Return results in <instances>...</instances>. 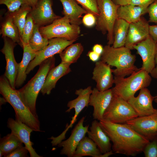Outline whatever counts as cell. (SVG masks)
I'll return each instance as SVG.
<instances>
[{
    "mask_svg": "<svg viewBox=\"0 0 157 157\" xmlns=\"http://www.w3.org/2000/svg\"><path fill=\"white\" fill-rule=\"evenodd\" d=\"M23 1L25 4L28 5L32 8L36 5L38 0H23Z\"/></svg>",
    "mask_w": 157,
    "mask_h": 157,
    "instance_id": "obj_46",
    "label": "cell"
},
{
    "mask_svg": "<svg viewBox=\"0 0 157 157\" xmlns=\"http://www.w3.org/2000/svg\"><path fill=\"white\" fill-rule=\"evenodd\" d=\"M88 13L92 14L97 17L99 15L97 0H75Z\"/></svg>",
    "mask_w": 157,
    "mask_h": 157,
    "instance_id": "obj_34",
    "label": "cell"
},
{
    "mask_svg": "<svg viewBox=\"0 0 157 157\" xmlns=\"http://www.w3.org/2000/svg\"><path fill=\"white\" fill-rule=\"evenodd\" d=\"M87 56L88 57L90 60L93 62H96L100 58L101 55L96 53L93 50L89 51Z\"/></svg>",
    "mask_w": 157,
    "mask_h": 157,
    "instance_id": "obj_42",
    "label": "cell"
},
{
    "mask_svg": "<svg viewBox=\"0 0 157 157\" xmlns=\"http://www.w3.org/2000/svg\"><path fill=\"white\" fill-rule=\"evenodd\" d=\"M110 66L100 60L96 62L92 78L96 83V88L100 91L108 90L114 83V76Z\"/></svg>",
    "mask_w": 157,
    "mask_h": 157,
    "instance_id": "obj_18",
    "label": "cell"
},
{
    "mask_svg": "<svg viewBox=\"0 0 157 157\" xmlns=\"http://www.w3.org/2000/svg\"><path fill=\"white\" fill-rule=\"evenodd\" d=\"M143 152L145 157H157V136L150 141Z\"/></svg>",
    "mask_w": 157,
    "mask_h": 157,
    "instance_id": "obj_35",
    "label": "cell"
},
{
    "mask_svg": "<svg viewBox=\"0 0 157 157\" xmlns=\"http://www.w3.org/2000/svg\"><path fill=\"white\" fill-rule=\"evenodd\" d=\"M7 102L6 100L4 97L0 98V106L2 104H4L6 103Z\"/></svg>",
    "mask_w": 157,
    "mask_h": 157,
    "instance_id": "obj_47",
    "label": "cell"
},
{
    "mask_svg": "<svg viewBox=\"0 0 157 157\" xmlns=\"http://www.w3.org/2000/svg\"><path fill=\"white\" fill-rule=\"evenodd\" d=\"M102 154L95 143L88 137L85 136L78 144L73 157H102Z\"/></svg>",
    "mask_w": 157,
    "mask_h": 157,
    "instance_id": "obj_27",
    "label": "cell"
},
{
    "mask_svg": "<svg viewBox=\"0 0 157 157\" xmlns=\"http://www.w3.org/2000/svg\"><path fill=\"white\" fill-rule=\"evenodd\" d=\"M149 17V22L157 24V0H156L147 8Z\"/></svg>",
    "mask_w": 157,
    "mask_h": 157,
    "instance_id": "obj_37",
    "label": "cell"
},
{
    "mask_svg": "<svg viewBox=\"0 0 157 157\" xmlns=\"http://www.w3.org/2000/svg\"><path fill=\"white\" fill-rule=\"evenodd\" d=\"M125 46L115 48L107 44L104 47L100 60L116 68L112 69L114 76L124 78L139 69L135 65L136 56Z\"/></svg>",
    "mask_w": 157,
    "mask_h": 157,
    "instance_id": "obj_2",
    "label": "cell"
},
{
    "mask_svg": "<svg viewBox=\"0 0 157 157\" xmlns=\"http://www.w3.org/2000/svg\"><path fill=\"white\" fill-rule=\"evenodd\" d=\"M35 25L33 19L28 13L20 37L22 45L23 44H28L29 40L33 32Z\"/></svg>",
    "mask_w": 157,
    "mask_h": 157,
    "instance_id": "obj_33",
    "label": "cell"
},
{
    "mask_svg": "<svg viewBox=\"0 0 157 157\" xmlns=\"http://www.w3.org/2000/svg\"><path fill=\"white\" fill-rule=\"evenodd\" d=\"M55 58L51 57L43 61L40 65L35 74L22 88L18 90L22 101L31 113L38 116L36 107L38 96L42 90L46 77L55 66Z\"/></svg>",
    "mask_w": 157,
    "mask_h": 157,
    "instance_id": "obj_4",
    "label": "cell"
},
{
    "mask_svg": "<svg viewBox=\"0 0 157 157\" xmlns=\"http://www.w3.org/2000/svg\"><path fill=\"white\" fill-rule=\"evenodd\" d=\"M154 97H155V98H157V94Z\"/></svg>",
    "mask_w": 157,
    "mask_h": 157,
    "instance_id": "obj_50",
    "label": "cell"
},
{
    "mask_svg": "<svg viewBox=\"0 0 157 157\" xmlns=\"http://www.w3.org/2000/svg\"><path fill=\"white\" fill-rule=\"evenodd\" d=\"M126 123L150 141L157 136V111L151 115L138 117Z\"/></svg>",
    "mask_w": 157,
    "mask_h": 157,
    "instance_id": "obj_13",
    "label": "cell"
},
{
    "mask_svg": "<svg viewBox=\"0 0 157 157\" xmlns=\"http://www.w3.org/2000/svg\"><path fill=\"white\" fill-rule=\"evenodd\" d=\"M29 151L25 146H19L11 153L7 155L6 157H28Z\"/></svg>",
    "mask_w": 157,
    "mask_h": 157,
    "instance_id": "obj_38",
    "label": "cell"
},
{
    "mask_svg": "<svg viewBox=\"0 0 157 157\" xmlns=\"http://www.w3.org/2000/svg\"><path fill=\"white\" fill-rule=\"evenodd\" d=\"M100 126L113 143L115 153L135 156L142 152L150 140L139 134L127 124H117L102 119Z\"/></svg>",
    "mask_w": 157,
    "mask_h": 157,
    "instance_id": "obj_1",
    "label": "cell"
},
{
    "mask_svg": "<svg viewBox=\"0 0 157 157\" xmlns=\"http://www.w3.org/2000/svg\"><path fill=\"white\" fill-rule=\"evenodd\" d=\"M99 121L94 119L87 132L88 137L96 144L102 154L112 150L110 140L101 127Z\"/></svg>",
    "mask_w": 157,
    "mask_h": 157,
    "instance_id": "obj_21",
    "label": "cell"
},
{
    "mask_svg": "<svg viewBox=\"0 0 157 157\" xmlns=\"http://www.w3.org/2000/svg\"><path fill=\"white\" fill-rule=\"evenodd\" d=\"M0 34L2 37H7L22 47L18 28L13 21L11 13L8 12L1 24Z\"/></svg>",
    "mask_w": 157,
    "mask_h": 157,
    "instance_id": "obj_26",
    "label": "cell"
},
{
    "mask_svg": "<svg viewBox=\"0 0 157 157\" xmlns=\"http://www.w3.org/2000/svg\"><path fill=\"white\" fill-rule=\"evenodd\" d=\"M130 24L126 21L117 19L113 28L114 41L112 46L115 48L124 46Z\"/></svg>",
    "mask_w": 157,
    "mask_h": 157,
    "instance_id": "obj_28",
    "label": "cell"
},
{
    "mask_svg": "<svg viewBox=\"0 0 157 157\" xmlns=\"http://www.w3.org/2000/svg\"><path fill=\"white\" fill-rule=\"evenodd\" d=\"M59 0L63 7L62 14L69 18L70 23L78 25L81 24L82 15L88 13L86 10L79 6L75 0Z\"/></svg>",
    "mask_w": 157,
    "mask_h": 157,
    "instance_id": "obj_23",
    "label": "cell"
},
{
    "mask_svg": "<svg viewBox=\"0 0 157 157\" xmlns=\"http://www.w3.org/2000/svg\"><path fill=\"white\" fill-rule=\"evenodd\" d=\"M149 34L153 39L156 42H157V24L149 26Z\"/></svg>",
    "mask_w": 157,
    "mask_h": 157,
    "instance_id": "obj_41",
    "label": "cell"
},
{
    "mask_svg": "<svg viewBox=\"0 0 157 157\" xmlns=\"http://www.w3.org/2000/svg\"><path fill=\"white\" fill-rule=\"evenodd\" d=\"M154 101L155 103L157 104V98H155Z\"/></svg>",
    "mask_w": 157,
    "mask_h": 157,
    "instance_id": "obj_49",
    "label": "cell"
},
{
    "mask_svg": "<svg viewBox=\"0 0 157 157\" xmlns=\"http://www.w3.org/2000/svg\"><path fill=\"white\" fill-rule=\"evenodd\" d=\"M82 20L85 26L90 28L96 25L97 17L92 14L88 13L83 17Z\"/></svg>",
    "mask_w": 157,
    "mask_h": 157,
    "instance_id": "obj_39",
    "label": "cell"
},
{
    "mask_svg": "<svg viewBox=\"0 0 157 157\" xmlns=\"http://www.w3.org/2000/svg\"><path fill=\"white\" fill-rule=\"evenodd\" d=\"M2 38L4 45L1 51L4 54L6 62L4 75L8 79L11 87L15 89V82L17 73L18 63L14 57V49L17 43L7 37Z\"/></svg>",
    "mask_w": 157,
    "mask_h": 157,
    "instance_id": "obj_14",
    "label": "cell"
},
{
    "mask_svg": "<svg viewBox=\"0 0 157 157\" xmlns=\"http://www.w3.org/2000/svg\"><path fill=\"white\" fill-rule=\"evenodd\" d=\"M83 50V46L81 43L70 45L59 54L61 62L71 64L76 63Z\"/></svg>",
    "mask_w": 157,
    "mask_h": 157,
    "instance_id": "obj_29",
    "label": "cell"
},
{
    "mask_svg": "<svg viewBox=\"0 0 157 157\" xmlns=\"http://www.w3.org/2000/svg\"><path fill=\"white\" fill-rule=\"evenodd\" d=\"M138 117L127 101L113 92L112 100L103 114V119L113 123L122 124Z\"/></svg>",
    "mask_w": 157,
    "mask_h": 157,
    "instance_id": "obj_8",
    "label": "cell"
},
{
    "mask_svg": "<svg viewBox=\"0 0 157 157\" xmlns=\"http://www.w3.org/2000/svg\"><path fill=\"white\" fill-rule=\"evenodd\" d=\"M7 127L11 133L16 135L28 150L31 157H41L35 151L31 141V133L33 131L26 124L17 119L10 118L8 119Z\"/></svg>",
    "mask_w": 157,
    "mask_h": 157,
    "instance_id": "obj_19",
    "label": "cell"
},
{
    "mask_svg": "<svg viewBox=\"0 0 157 157\" xmlns=\"http://www.w3.org/2000/svg\"><path fill=\"white\" fill-rule=\"evenodd\" d=\"M39 30L42 36L48 40L57 38L77 40L81 32L79 25L71 24L69 18L64 16L49 25L40 27Z\"/></svg>",
    "mask_w": 157,
    "mask_h": 157,
    "instance_id": "obj_7",
    "label": "cell"
},
{
    "mask_svg": "<svg viewBox=\"0 0 157 157\" xmlns=\"http://www.w3.org/2000/svg\"><path fill=\"white\" fill-rule=\"evenodd\" d=\"M31 9V6L24 3L18 10L11 13L14 22L19 29L20 37L26 22L27 15Z\"/></svg>",
    "mask_w": 157,
    "mask_h": 157,
    "instance_id": "obj_32",
    "label": "cell"
},
{
    "mask_svg": "<svg viewBox=\"0 0 157 157\" xmlns=\"http://www.w3.org/2000/svg\"><path fill=\"white\" fill-rule=\"evenodd\" d=\"M116 5L121 6L128 4L130 0H112Z\"/></svg>",
    "mask_w": 157,
    "mask_h": 157,
    "instance_id": "obj_45",
    "label": "cell"
},
{
    "mask_svg": "<svg viewBox=\"0 0 157 157\" xmlns=\"http://www.w3.org/2000/svg\"><path fill=\"white\" fill-rule=\"evenodd\" d=\"M154 99L149 90L144 88L140 90L137 97L134 96L127 101L138 117H142L152 115L157 111V109L154 108L152 105Z\"/></svg>",
    "mask_w": 157,
    "mask_h": 157,
    "instance_id": "obj_16",
    "label": "cell"
},
{
    "mask_svg": "<svg viewBox=\"0 0 157 157\" xmlns=\"http://www.w3.org/2000/svg\"><path fill=\"white\" fill-rule=\"evenodd\" d=\"M156 0H130L128 4L148 8Z\"/></svg>",
    "mask_w": 157,
    "mask_h": 157,
    "instance_id": "obj_40",
    "label": "cell"
},
{
    "mask_svg": "<svg viewBox=\"0 0 157 157\" xmlns=\"http://www.w3.org/2000/svg\"><path fill=\"white\" fill-rule=\"evenodd\" d=\"M39 27L35 24L33 34L28 44L31 49L37 52L43 50L48 45L49 40L44 38L41 34Z\"/></svg>",
    "mask_w": 157,
    "mask_h": 157,
    "instance_id": "obj_31",
    "label": "cell"
},
{
    "mask_svg": "<svg viewBox=\"0 0 157 157\" xmlns=\"http://www.w3.org/2000/svg\"><path fill=\"white\" fill-rule=\"evenodd\" d=\"M155 63L156 66L150 74L151 77L157 79V51L155 57Z\"/></svg>",
    "mask_w": 157,
    "mask_h": 157,
    "instance_id": "obj_44",
    "label": "cell"
},
{
    "mask_svg": "<svg viewBox=\"0 0 157 157\" xmlns=\"http://www.w3.org/2000/svg\"><path fill=\"white\" fill-rule=\"evenodd\" d=\"M149 22L142 17L138 21L130 24L124 46L130 50L145 40L149 35Z\"/></svg>",
    "mask_w": 157,
    "mask_h": 157,
    "instance_id": "obj_17",
    "label": "cell"
},
{
    "mask_svg": "<svg viewBox=\"0 0 157 157\" xmlns=\"http://www.w3.org/2000/svg\"><path fill=\"white\" fill-rule=\"evenodd\" d=\"M99 12L97 17L96 29L103 34H107V44L111 45L114 41L113 28L117 19V12L119 6L112 0H97Z\"/></svg>",
    "mask_w": 157,
    "mask_h": 157,
    "instance_id": "obj_6",
    "label": "cell"
},
{
    "mask_svg": "<svg viewBox=\"0 0 157 157\" xmlns=\"http://www.w3.org/2000/svg\"><path fill=\"white\" fill-rule=\"evenodd\" d=\"M23 54L21 61L18 63L17 74L15 80V87L21 86L25 81L27 67L30 63L35 57L36 52L31 48L28 44H22Z\"/></svg>",
    "mask_w": 157,
    "mask_h": 157,
    "instance_id": "obj_24",
    "label": "cell"
},
{
    "mask_svg": "<svg viewBox=\"0 0 157 157\" xmlns=\"http://www.w3.org/2000/svg\"><path fill=\"white\" fill-rule=\"evenodd\" d=\"M92 90L90 86L84 89L81 88L76 90L75 93L78 95V97L76 99L69 101L67 103V106L68 108L66 112L69 113L74 108L75 113L74 116L72 117L70 124L67 126L65 129L66 131H67L69 128L72 127L76 121L78 115L84 108L88 106Z\"/></svg>",
    "mask_w": 157,
    "mask_h": 157,
    "instance_id": "obj_20",
    "label": "cell"
},
{
    "mask_svg": "<svg viewBox=\"0 0 157 157\" xmlns=\"http://www.w3.org/2000/svg\"><path fill=\"white\" fill-rule=\"evenodd\" d=\"M85 117H82L72 130L71 135L66 140L59 143L58 147H62L60 154L68 157H73L76 147L81 140L85 136L88 130L89 125L83 126Z\"/></svg>",
    "mask_w": 157,
    "mask_h": 157,
    "instance_id": "obj_12",
    "label": "cell"
},
{
    "mask_svg": "<svg viewBox=\"0 0 157 157\" xmlns=\"http://www.w3.org/2000/svg\"><path fill=\"white\" fill-rule=\"evenodd\" d=\"M141 57L142 64L141 69L150 74L155 68V57L157 51V44L149 35L145 40L133 47Z\"/></svg>",
    "mask_w": 157,
    "mask_h": 157,
    "instance_id": "obj_11",
    "label": "cell"
},
{
    "mask_svg": "<svg viewBox=\"0 0 157 157\" xmlns=\"http://www.w3.org/2000/svg\"><path fill=\"white\" fill-rule=\"evenodd\" d=\"M0 93L13 108L16 119L26 124L33 131H41L38 117L31 113L22 99L18 90L11 87L4 74L0 78Z\"/></svg>",
    "mask_w": 157,
    "mask_h": 157,
    "instance_id": "obj_3",
    "label": "cell"
},
{
    "mask_svg": "<svg viewBox=\"0 0 157 157\" xmlns=\"http://www.w3.org/2000/svg\"><path fill=\"white\" fill-rule=\"evenodd\" d=\"M23 142L15 135L11 133L0 138V150L4 157L18 147L23 145Z\"/></svg>",
    "mask_w": 157,
    "mask_h": 157,
    "instance_id": "obj_30",
    "label": "cell"
},
{
    "mask_svg": "<svg viewBox=\"0 0 157 157\" xmlns=\"http://www.w3.org/2000/svg\"><path fill=\"white\" fill-rule=\"evenodd\" d=\"M156 43H157V42H156Z\"/></svg>",
    "mask_w": 157,
    "mask_h": 157,
    "instance_id": "obj_51",
    "label": "cell"
},
{
    "mask_svg": "<svg viewBox=\"0 0 157 157\" xmlns=\"http://www.w3.org/2000/svg\"><path fill=\"white\" fill-rule=\"evenodd\" d=\"M149 74L140 68L127 78L114 76L115 86L112 89L115 94L127 101L138 91L149 85L151 78Z\"/></svg>",
    "mask_w": 157,
    "mask_h": 157,
    "instance_id": "obj_5",
    "label": "cell"
},
{
    "mask_svg": "<svg viewBox=\"0 0 157 157\" xmlns=\"http://www.w3.org/2000/svg\"><path fill=\"white\" fill-rule=\"evenodd\" d=\"M77 40H69L61 38H54L49 39L47 46L43 50L36 52L35 57L29 63L26 70L28 74L36 66L44 60L56 54L60 53L67 47L73 44Z\"/></svg>",
    "mask_w": 157,
    "mask_h": 157,
    "instance_id": "obj_9",
    "label": "cell"
},
{
    "mask_svg": "<svg viewBox=\"0 0 157 157\" xmlns=\"http://www.w3.org/2000/svg\"><path fill=\"white\" fill-rule=\"evenodd\" d=\"M69 63L61 62L58 65L54 67L49 71L40 92L43 95H49L55 88L58 81L61 77L69 73L71 70Z\"/></svg>",
    "mask_w": 157,
    "mask_h": 157,
    "instance_id": "obj_22",
    "label": "cell"
},
{
    "mask_svg": "<svg viewBox=\"0 0 157 157\" xmlns=\"http://www.w3.org/2000/svg\"><path fill=\"white\" fill-rule=\"evenodd\" d=\"M147 8L130 4L119 6L117 12V19H123L129 24L139 21L142 15L147 13Z\"/></svg>",
    "mask_w": 157,
    "mask_h": 157,
    "instance_id": "obj_25",
    "label": "cell"
},
{
    "mask_svg": "<svg viewBox=\"0 0 157 157\" xmlns=\"http://www.w3.org/2000/svg\"><path fill=\"white\" fill-rule=\"evenodd\" d=\"M3 156V153L1 150H0V157H1Z\"/></svg>",
    "mask_w": 157,
    "mask_h": 157,
    "instance_id": "obj_48",
    "label": "cell"
},
{
    "mask_svg": "<svg viewBox=\"0 0 157 157\" xmlns=\"http://www.w3.org/2000/svg\"><path fill=\"white\" fill-rule=\"evenodd\" d=\"M103 49L104 47L101 44H96L93 47L92 50L101 55L103 51Z\"/></svg>",
    "mask_w": 157,
    "mask_h": 157,
    "instance_id": "obj_43",
    "label": "cell"
},
{
    "mask_svg": "<svg viewBox=\"0 0 157 157\" xmlns=\"http://www.w3.org/2000/svg\"><path fill=\"white\" fill-rule=\"evenodd\" d=\"M24 3L23 0H0V4L5 5L10 13L18 10Z\"/></svg>",
    "mask_w": 157,
    "mask_h": 157,
    "instance_id": "obj_36",
    "label": "cell"
},
{
    "mask_svg": "<svg viewBox=\"0 0 157 157\" xmlns=\"http://www.w3.org/2000/svg\"><path fill=\"white\" fill-rule=\"evenodd\" d=\"M53 3L52 0H38L29 13L35 24L39 28L49 25L61 17L54 12Z\"/></svg>",
    "mask_w": 157,
    "mask_h": 157,
    "instance_id": "obj_10",
    "label": "cell"
},
{
    "mask_svg": "<svg viewBox=\"0 0 157 157\" xmlns=\"http://www.w3.org/2000/svg\"><path fill=\"white\" fill-rule=\"evenodd\" d=\"M113 95L112 89L100 91L94 88L90 95L89 105L93 108L92 116L99 121L103 119V114L110 104Z\"/></svg>",
    "mask_w": 157,
    "mask_h": 157,
    "instance_id": "obj_15",
    "label": "cell"
}]
</instances>
